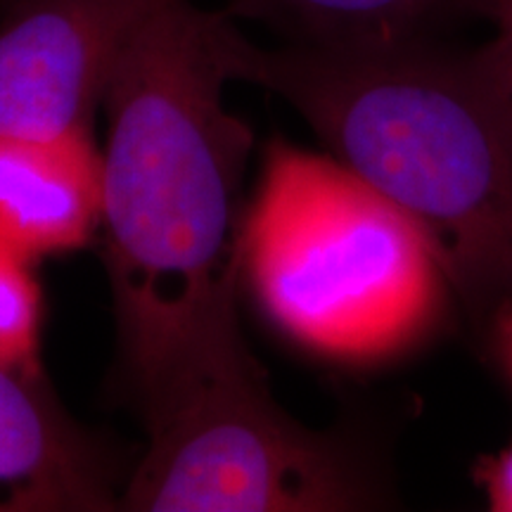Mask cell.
<instances>
[{
    "mask_svg": "<svg viewBox=\"0 0 512 512\" xmlns=\"http://www.w3.org/2000/svg\"><path fill=\"white\" fill-rule=\"evenodd\" d=\"M494 0H228L233 19H252L292 46L356 48L441 38L453 24L489 17Z\"/></svg>",
    "mask_w": 512,
    "mask_h": 512,
    "instance_id": "cell-8",
    "label": "cell"
},
{
    "mask_svg": "<svg viewBox=\"0 0 512 512\" xmlns=\"http://www.w3.org/2000/svg\"><path fill=\"white\" fill-rule=\"evenodd\" d=\"M140 401L150 439L119 508L344 512L384 501L349 441L299 425L273 401L238 309L216 318Z\"/></svg>",
    "mask_w": 512,
    "mask_h": 512,
    "instance_id": "cell-4",
    "label": "cell"
},
{
    "mask_svg": "<svg viewBox=\"0 0 512 512\" xmlns=\"http://www.w3.org/2000/svg\"><path fill=\"white\" fill-rule=\"evenodd\" d=\"M102 226V157L91 133L0 136V242L24 259L74 252Z\"/></svg>",
    "mask_w": 512,
    "mask_h": 512,
    "instance_id": "cell-7",
    "label": "cell"
},
{
    "mask_svg": "<svg viewBox=\"0 0 512 512\" xmlns=\"http://www.w3.org/2000/svg\"><path fill=\"white\" fill-rule=\"evenodd\" d=\"M240 268L271 323L347 368L399 361L460 311L415 223L328 152L271 140L240 230Z\"/></svg>",
    "mask_w": 512,
    "mask_h": 512,
    "instance_id": "cell-3",
    "label": "cell"
},
{
    "mask_svg": "<svg viewBox=\"0 0 512 512\" xmlns=\"http://www.w3.org/2000/svg\"><path fill=\"white\" fill-rule=\"evenodd\" d=\"M491 22L496 24V36L491 41L501 55L503 69L512 86V0H494L491 3Z\"/></svg>",
    "mask_w": 512,
    "mask_h": 512,
    "instance_id": "cell-11",
    "label": "cell"
},
{
    "mask_svg": "<svg viewBox=\"0 0 512 512\" xmlns=\"http://www.w3.org/2000/svg\"><path fill=\"white\" fill-rule=\"evenodd\" d=\"M147 0H10L0 22V136L91 133Z\"/></svg>",
    "mask_w": 512,
    "mask_h": 512,
    "instance_id": "cell-5",
    "label": "cell"
},
{
    "mask_svg": "<svg viewBox=\"0 0 512 512\" xmlns=\"http://www.w3.org/2000/svg\"><path fill=\"white\" fill-rule=\"evenodd\" d=\"M494 337L498 342V351H501L503 366H505V370H508V377H510V384H512V316L505 320L501 328H498Z\"/></svg>",
    "mask_w": 512,
    "mask_h": 512,
    "instance_id": "cell-12",
    "label": "cell"
},
{
    "mask_svg": "<svg viewBox=\"0 0 512 512\" xmlns=\"http://www.w3.org/2000/svg\"><path fill=\"white\" fill-rule=\"evenodd\" d=\"M110 453L64 413L41 373L0 366V512L119 508Z\"/></svg>",
    "mask_w": 512,
    "mask_h": 512,
    "instance_id": "cell-6",
    "label": "cell"
},
{
    "mask_svg": "<svg viewBox=\"0 0 512 512\" xmlns=\"http://www.w3.org/2000/svg\"><path fill=\"white\" fill-rule=\"evenodd\" d=\"M211 19L195 0H147L102 102L107 271L140 396L238 304V195L252 131L223 102Z\"/></svg>",
    "mask_w": 512,
    "mask_h": 512,
    "instance_id": "cell-2",
    "label": "cell"
},
{
    "mask_svg": "<svg viewBox=\"0 0 512 512\" xmlns=\"http://www.w3.org/2000/svg\"><path fill=\"white\" fill-rule=\"evenodd\" d=\"M41 287L31 261L0 242V366L38 373Z\"/></svg>",
    "mask_w": 512,
    "mask_h": 512,
    "instance_id": "cell-9",
    "label": "cell"
},
{
    "mask_svg": "<svg viewBox=\"0 0 512 512\" xmlns=\"http://www.w3.org/2000/svg\"><path fill=\"white\" fill-rule=\"evenodd\" d=\"M475 482L494 512H512V441L475 465Z\"/></svg>",
    "mask_w": 512,
    "mask_h": 512,
    "instance_id": "cell-10",
    "label": "cell"
},
{
    "mask_svg": "<svg viewBox=\"0 0 512 512\" xmlns=\"http://www.w3.org/2000/svg\"><path fill=\"white\" fill-rule=\"evenodd\" d=\"M211 41L228 81L283 98L425 233L460 311L496 335L512 316V86L494 41L261 48L226 12Z\"/></svg>",
    "mask_w": 512,
    "mask_h": 512,
    "instance_id": "cell-1",
    "label": "cell"
}]
</instances>
